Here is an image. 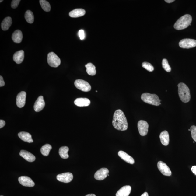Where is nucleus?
Instances as JSON below:
<instances>
[{
    "mask_svg": "<svg viewBox=\"0 0 196 196\" xmlns=\"http://www.w3.org/2000/svg\"><path fill=\"white\" fill-rule=\"evenodd\" d=\"M112 124L117 130L120 131H125L128 129V123L125 114L120 109H118L115 112Z\"/></svg>",
    "mask_w": 196,
    "mask_h": 196,
    "instance_id": "f257e3e1",
    "label": "nucleus"
},
{
    "mask_svg": "<svg viewBox=\"0 0 196 196\" xmlns=\"http://www.w3.org/2000/svg\"><path fill=\"white\" fill-rule=\"evenodd\" d=\"M177 86L178 87V92L179 97L183 102L187 103L191 99L190 91L189 88L184 83L180 82Z\"/></svg>",
    "mask_w": 196,
    "mask_h": 196,
    "instance_id": "f03ea898",
    "label": "nucleus"
},
{
    "mask_svg": "<svg viewBox=\"0 0 196 196\" xmlns=\"http://www.w3.org/2000/svg\"><path fill=\"white\" fill-rule=\"evenodd\" d=\"M192 21V16L190 15H184L177 21L174 26V29L178 30L185 29L191 25Z\"/></svg>",
    "mask_w": 196,
    "mask_h": 196,
    "instance_id": "7ed1b4c3",
    "label": "nucleus"
},
{
    "mask_svg": "<svg viewBox=\"0 0 196 196\" xmlns=\"http://www.w3.org/2000/svg\"><path fill=\"white\" fill-rule=\"evenodd\" d=\"M141 99L145 103L148 104L159 106L161 104V100H159V97L155 94H150L148 93H145L142 94L141 96Z\"/></svg>",
    "mask_w": 196,
    "mask_h": 196,
    "instance_id": "20e7f679",
    "label": "nucleus"
},
{
    "mask_svg": "<svg viewBox=\"0 0 196 196\" xmlns=\"http://www.w3.org/2000/svg\"><path fill=\"white\" fill-rule=\"evenodd\" d=\"M47 61L49 65L52 67H58L61 64L59 58L54 52L49 53L48 54Z\"/></svg>",
    "mask_w": 196,
    "mask_h": 196,
    "instance_id": "39448f33",
    "label": "nucleus"
},
{
    "mask_svg": "<svg viewBox=\"0 0 196 196\" xmlns=\"http://www.w3.org/2000/svg\"><path fill=\"white\" fill-rule=\"evenodd\" d=\"M74 84L78 89L85 92L90 91L91 89V86L86 81L78 79L75 80Z\"/></svg>",
    "mask_w": 196,
    "mask_h": 196,
    "instance_id": "423d86ee",
    "label": "nucleus"
},
{
    "mask_svg": "<svg viewBox=\"0 0 196 196\" xmlns=\"http://www.w3.org/2000/svg\"><path fill=\"white\" fill-rule=\"evenodd\" d=\"M179 46L183 48L189 49L196 46V40L190 39H182L179 43Z\"/></svg>",
    "mask_w": 196,
    "mask_h": 196,
    "instance_id": "0eeeda50",
    "label": "nucleus"
},
{
    "mask_svg": "<svg viewBox=\"0 0 196 196\" xmlns=\"http://www.w3.org/2000/svg\"><path fill=\"white\" fill-rule=\"evenodd\" d=\"M138 128L141 136H145L148 132L149 125L148 122L144 120H140L138 122Z\"/></svg>",
    "mask_w": 196,
    "mask_h": 196,
    "instance_id": "6e6552de",
    "label": "nucleus"
},
{
    "mask_svg": "<svg viewBox=\"0 0 196 196\" xmlns=\"http://www.w3.org/2000/svg\"><path fill=\"white\" fill-rule=\"evenodd\" d=\"M158 170L162 174L165 176H170L172 174L169 167L165 163L162 161H159L157 163Z\"/></svg>",
    "mask_w": 196,
    "mask_h": 196,
    "instance_id": "1a4fd4ad",
    "label": "nucleus"
},
{
    "mask_svg": "<svg viewBox=\"0 0 196 196\" xmlns=\"http://www.w3.org/2000/svg\"><path fill=\"white\" fill-rule=\"evenodd\" d=\"M109 171L106 168H102L99 170L95 173L94 177L96 180H102L106 178L109 174Z\"/></svg>",
    "mask_w": 196,
    "mask_h": 196,
    "instance_id": "9d476101",
    "label": "nucleus"
},
{
    "mask_svg": "<svg viewBox=\"0 0 196 196\" xmlns=\"http://www.w3.org/2000/svg\"><path fill=\"white\" fill-rule=\"evenodd\" d=\"M57 180L62 182L68 183L71 182L73 179V175L71 173H65L58 174L56 177Z\"/></svg>",
    "mask_w": 196,
    "mask_h": 196,
    "instance_id": "9b49d317",
    "label": "nucleus"
},
{
    "mask_svg": "<svg viewBox=\"0 0 196 196\" xmlns=\"http://www.w3.org/2000/svg\"><path fill=\"white\" fill-rule=\"evenodd\" d=\"M19 182L22 186L33 187L35 186V183L31 178L27 176H21L18 178Z\"/></svg>",
    "mask_w": 196,
    "mask_h": 196,
    "instance_id": "f8f14e48",
    "label": "nucleus"
},
{
    "mask_svg": "<svg viewBox=\"0 0 196 196\" xmlns=\"http://www.w3.org/2000/svg\"><path fill=\"white\" fill-rule=\"evenodd\" d=\"M26 97V93L25 92H21L18 94L16 97V103L19 108H23L25 105Z\"/></svg>",
    "mask_w": 196,
    "mask_h": 196,
    "instance_id": "ddd939ff",
    "label": "nucleus"
},
{
    "mask_svg": "<svg viewBox=\"0 0 196 196\" xmlns=\"http://www.w3.org/2000/svg\"><path fill=\"white\" fill-rule=\"evenodd\" d=\"M45 106V103L43 96H40L36 101L34 105V109L35 112H39L42 110Z\"/></svg>",
    "mask_w": 196,
    "mask_h": 196,
    "instance_id": "4468645a",
    "label": "nucleus"
},
{
    "mask_svg": "<svg viewBox=\"0 0 196 196\" xmlns=\"http://www.w3.org/2000/svg\"><path fill=\"white\" fill-rule=\"evenodd\" d=\"M19 155L21 157L23 158L26 161L29 162L34 161L36 159L35 157L33 154L25 150H21Z\"/></svg>",
    "mask_w": 196,
    "mask_h": 196,
    "instance_id": "2eb2a0df",
    "label": "nucleus"
},
{
    "mask_svg": "<svg viewBox=\"0 0 196 196\" xmlns=\"http://www.w3.org/2000/svg\"><path fill=\"white\" fill-rule=\"evenodd\" d=\"M118 155L122 159L127 163L131 164H134L135 162L133 158L123 151H120L118 152Z\"/></svg>",
    "mask_w": 196,
    "mask_h": 196,
    "instance_id": "dca6fc26",
    "label": "nucleus"
},
{
    "mask_svg": "<svg viewBox=\"0 0 196 196\" xmlns=\"http://www.w3.org/2000/svg\"><path fill=\"white\" fill-rule=\"evenodd\" d=\"M74 103L79 107H87L90 103V100L86 98H79L74 101Z\"/></svg>",
    "mask_w": 196,
    "mask_h": 196,
    "instance_id": "f3484780",
    "label": "nucleus"
},
{
    "mask_svg": "<svg viewBox=\"0 0 196 196\" xmlns=\"http://www.w3.org/2000/svg\"><path fill=\"white\" fill-rule=\"evenodd\" d=\"M131 186H125L121 188L116 194V196H129L131 193Z\"/></svg>",
    "mask_w": 196,
    "mask_h": 196,
    "instance_id": "a211bd4d",
    "label": "nucleus"
},
{
    "mask_svg": "<svg viewBox=\"0 0 196 196\" xmlns=\"http://www.w3.org/2000/svg\"><path fill=\"white\" fill-rule=\"evenodd\" d=\"M24 57V52L23 50L18 51L15 53L13 56L14 61L18 64L21 63L23 61Z\"/></svg>",
    "mask_w": 196,
    "mask_h": 196,
    "instance_id": "6ab92c4d",
    "label": "nucleus"
},
{
    "mask_svg": "<svg viewBox=\"0 0 196 196\" xmlns=\"http://www.w3.org/2000/svg\"><path fill=\"white\" fill-rule=\"evenodd\" d=\"M18 137L24 142L31 143L33 142L31 134L26 132L22 131L18 133Z\"/></svg>",
    "mask_w": 196,
    "mask_h": 196,
    "instance_id": "aec40b11",
    "label": "nucleus"
},
{
    "mask_svg": "<svg viewBox=\"0 0 196 196\" xmlns=\"http://www.w3.org/2000/svg\"><path fill=\"white\" fill-rule=\"evenodd\" d=\"M159 138L162 144L164 146H167L169 144V135L167 131H165L162 132L160 134Z\"/></svg>",
    "mask_w": 196,
    "mask_h": 196,
    "instance_id": "412c9836",
    "label": "nucleus"
},
{
    "mask_svg": "<svg viewBox=\"0 0 196 196\" xmlns=\"http://www.w3.org/2000/svg\"><path fill=\"white\" fill-rule=\"evenodd\" d=\"M86 14V11L82 9H75L71 11L69 16L72 18H78L84 16Z\"/></svg>",
    "mask_w": 196,
    "mask_h": 196,
    "instance_id": "4be33fe9",
    "label": "nucleus"
},
{
    "mask_svg": "<svg viewBox=\"0 0 196 196\" xmlns=\"http://www.w3.org/2000/svg\"><path fill=\"white\" fill-rule=\"evenodd\" d=\"M12 39L14 42L19 43L21 42L23 39L22 32L20 30H16L13 33Z\"/></svg>",
    "mask_w": 196,
    "mask_h": 196,
    "instance_id": "5701e85b",
    "label": "nucleus"
},
{
    "mask_svg": "<svg viewBox=\"0 0 196 196\" xmlns=\"http://www.w3.org/2000/svg\"><path fill=\"white\" fill-rule=\"evenodd\" d=\"M12 24V20L10 17H7L3 20L1 23V28L3 31H7Z\"/></svg>",
    "mask_w": 196,
    "mask_h": 196,
    "instance_id": "b1692460",
    "label": "nucleus"
},
{
    "mask_svg": "<svg viewBox=\"0 0 196 196\" xmlns=\"http://www.w3.org/2000/svg\"><path fill=\"white\" fill-rule=\"evenodd\" d=\"M69 149L67 146H62L59 149V154L63 159H66L69 158L68 154Z\"/></svg>",
    "mask_w": 196,
    "mask_h": 196,
    "instance_id": "393cba45",
    "label": "nucleus"
},
{
    "mask_svg": "<svg viewBox=\"0 0 196 196\" xmlns=\"http://www.w3.org/2000/svg\"><path fill=\"white\" fill-rule=\"evenodd\" d=\"M85 67L86 69V72L89 75L93 76L96 74V67L93 64L89 63L86 65Z\"/></svg>",
    "mask_w": 196,
    "mask_h": 196,
    "instance_id": "a878e982",
    "label": "nucleus"
},
{
    "mask_svg": "<svg viewBox=\"0 0 196 196\" xmlns=\"http://www.w3.org/2000/svg\"><path fill=\"white\" fill-rule=\"evenodd\" d=\"M52 149V147L50 145L45 144L44 145L41 147L40 149V152L44 156H47L49 155Z\"/></svg>",
    "mask_w": 196,
    "mask_h": 196,
    "instance_id": "bb28decb",
    "label": "nucleus"
},
{
    "mask_svg": "<svg viewBox=\"0 0 196 196\" xmlns=\"http://www.w3.org/2000/svg\"><path fill=\"white\" fill-rule=\"evenodd\" d=\"M25 18L26 21L30 24L33 23L34 22V16L31 11L28 10L26 11L25 14Z\"/></svg>",
    "mask_w": 196,
    "mask_h": 196,
    "instance_id": "cd10ccee",
    "label": "nucleus"
},
{
    "mask_svg": "<svg viewBox=\"0 0 196 196\" xmlns=\"http://www.w3.org/2000/svg\"><path fill=\"white\" fill-rule=\"evenodd\" d=\"M40 3L41 8L46 12H49L51 10V5L50 3L46 0H40L39 1Z\"/></svg>",
    "mask_w": 196,
    "mask_h": 196,
    "instance_id": "c85d7f7f",
    "label": "nucleus"
},
{
    "mask_svg": "<svg viewBox=\"0 0 196 196\" xmlns=\"http://www.w3.org/2000/svg\"><path fill=\"white\" fill-rule=\"evenodd\" d=\"M162 66L163 68L167 72H170L171 71V68L167 60L166 59H163L162 61Z\"/></svg>",
    "mask_w": 196,
    "mask_h": 196,
    "instance_id": "c756f323",
    "label": "nucleus"
},
{
    "mask_svg": "<svg viewBox=\"0 0 196 196\" xmlns=\"http://www.w3.org/2000/svg\"><path fill=\"white\" fill-rule=\"evenodd\" d=\"M142 67L145 69L147 70L150 72H152L154 70V68L150 63L147 62H144L142 64Z\"/></svg>",
    "mask_w": 196,
    "mask_h": 196,
    "instance_id": "7c9ffc66",
    "label": "nucleus"
},
{
    "mask_svg": "<svg viewBox=\"0 0 196 196\" xmlns=\"http://www.w3.org/2000/svg\"><path fill=\"white\" fill-rule=\"evenodd\" d=\"M190 131H191V135L194 140L196 142V126H192L190 127Z\"/></svg>",
    "mask_w": 196,
    "mask_h": 196,
    "instance_id": "2f4dec72",
    "label": "nucleus"
},
{
    "mask_svg": "<svg viewBox=\"0 0 196 196\" xmlns=\"http://www.w3.org/2000/svg\"><path fill=\"white\" fill-rule=\"evenodd\" d=\"M21 1L20 0H13L11 3V7L12 9H16L18 7V5Z\"/></svg>",
    "mask_w": 196,
    "mask_h": 196,
    "instance_id": "473e14b6",
    "label": "nucleus"
},
{
    "mask_svg": "<svg viewBox=\"0 0 196 196\" xmlns=\"http://www.w3.org/2000/svg\"><path fill=\"white\" fill-rule=\"evenodd\" d=\"M79 35L80 39L83 40L85 37L84 32L83 30H81L79 32Z\"/></svg>",
    "mask_w": 196,
    "mask_h": 196,
    "instance_id": "72a5a7b5",
    "label": "nucleus"
},
{
    "mask_svg": "<svg viewBox=\"0 0 196 196\" xmlns=\"http://www.w3.org/2000/svg\"><path fill=\"white\" fill-rule=\"evenodd\" d=\"M5 85V82L4 81L3 79L2 76H0V87H2V86Z\"/></svg>",
    "mask_w": 196,
    "mask_h": 196,
    "instance_id": "f704fd0d",
    "label": "nucleus"
},
{
    "mask_svg": "<svg viewBox=\"0 0 196 196\" xmlns=\"http://www.w3.org/2000/svg\"><path fill=\"white\" fill-rule=\"evenodd\" d=\"M5 121L3 120H0V128H2L4 127L5 125Z\"/></svg>",
    "mask_w": 196,
    "mask_h": 196,
    "instance_id": "c9c22d12",
    "label": "nucleus"
},
{
    "mask_svg": "<svg viewBox=\"0 0 196 196\" xmlns=\"http://www.w3.org/2000/svg\"><path fill=\"white\" fill-rule=\"evenodd\" d=\"M191 170L194 174L196 175V166L192 167L191 168Z\"/></svg>",
    "mask_w": 196,
    "mask_h": 196,
    "instance_id": "e433bc0d",
    "label": "nucleus"
},
{
    "mask_svg": "<svg viewBox=\"0 0 196 196\" xmlns=\"http://www.w3.org/2000/svg\"><path fill=\"white\" fill-rule=\"evenodd\" d=\"M166 2L169 3H170L173 2L175 1L174 0H165V1Z\"/></svg>",
    "mask_w": 196,
    "mask_h": 196,
    "instance_id": "4c0bfd02",
    "label": "nucleus"
},
{
    "mask_svg": "<svg viewBox=\"0 0 196 196\" xmlns=\"http://www.w3.org/2000/svg\"><path fill=\"white\" fill-rule=\"evenodd\" d=\"M141 196H149V195L148 193H147V192H145V193H143Z\"/></svg>",
    "mask_w": 196,
    "mask_h": 196,
    "instance_id": "58836bf2",
    "label": "nucleus"
},
{
    "mask_svg": "<svg viewBox=\"0 0 196 196\" xmlns=\"http://www.w3.org/2000/svg\"><path fill=\"white\" fill-rule=\"evenodd\" d=\"M86 196H96V195L95 194H89L86 195Z\"/></svg>",
    "mask_w": 196,
    "mask_h": 196,
    "instance_id": "ea45409f",
    "label": "nucleus"
},
{
    "mask_svg": "<svg viewBox=\"0 0 196 196\" xmlns=\"http://www.w3.org/2000/svg\"><path fill=\"white\" fill-rule=\"evenodd\" d=\"M1 1V2H0L1 3L3 1H1H1Z\"/></svg>",
    "mask_w": 196,
    "mask_h": 196,
    "instance_id": "a19ab883",
    "label": "nucleus"
},
{
    "mask_svg": "<svg viewBox=\"0 0 196 196\" xmlns=\"http://www.w3.org/2000/svg\"><path fill=\"white\" fill-rule=\"evenodd\" d=\"M1 196H2V195H1Z\"/></svg>",
    "mask_w": 196,
    "mask_h": 196,
    "instance_id": "79ce46f5",
    "label": "nucleus"
}]
</instances>
